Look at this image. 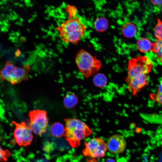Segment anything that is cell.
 Wrapping results in <instances>:
<instances>
[{
    "mask_svg": "<svg viewBox=\"0 0 162 162\" xmlns=\"http://www.w3.org/2000/svg\"><path fill=\"white\" fill-rule=\"evenodd\" d=\"M136 46L139 50L141 52L146 53L152 51L153 47V43L148 39L142 38L137 41Z\"/></svg>",
    "mask_w": 162,
    "mask_h": 162,
    "instance_id": "cell-11",
    "label": "cell"
},
{
    "mask_svg": "<svg viewBox=\"0 0 162 162\" xmlns=\"http://www.w3.org/2000/svg\"><path fill=\"white\" fill-rule=\"evenodd\" d=\"M106 162H116L113 159L110 158L107 159Z\"/></svg>",
    "mask_w": 162,
    "mask_h": 162,
    "instance_id": "cell-23",
    "label": "cell"
},
{
    "mask_svg": "<svg viewBox=\"0 0 162 162\" xmlns=\"http://www.w3.org/2000/svg\"><path fill=\"white\" fill-rule=\"evenodd\" d=\"M12 123L15 125L13 135L17 144L20 146H26L30 145L33 135L29 126L24 122L18 123L13 121Z\"/></svg>",
    "mask_w": 162,
    "mask_h": 162,
    "instance_id": "cell-8",
    "label": "cell"
},
{
    "mask_svg": "<svg viewBox=\"0 0 162 162\" xmlns=\"http://www.w3.org/2000/svg\"><path fill=\"white\" fill-rule=\"evenodd\" d=\"M10 153L8 150H4L0 146V162H5L10 156Z\"/></svg>",
    "mask_w": 162,
    "mask_h": 162,
    "instance_id": "cell-20",
    "label": "cell"
},
{
    "mask_svg": "<svg viewBox=\"0 0 162 162\" xmlns=\"http://www.w3.org/2000/svg\"><path fill=\"white\" fill-rule=\"evenodd\" d=\"M158 22L154 28V35L157 39L162 40V21L157 19Z\"/></svg>",
    "mask_w": 162,
    "mask_h": 162,
    "instance_id": "cell-18",
    "label": "cell"
},
{
    "mask_svg": "<svg viewBox=\"0 0 162 162\" xmlns=\"http://www.w3.org/2000/svg\"><path fill=\"white\" fill-rule=\"evenodd\" d=\"M29 116L30 119L29 126L32 132L39 135L45 133L48 124L46 112L39 109L34 110L29 112Z\"/></svg>",
    "mask_w": 162,
    "mask_h": 162,
    "instance_id": "cell-6",
    "label": "cell"
},
{
    "mask_svg": "<svg viewBox=\"0 0 162 162\" xmlns=\"http://www.w3.org/2000/svg\"><path fill=\"white\" fill-rule=\"evenodd\" d=\"M75 62L79 70L86 77H88L97 72L102 64L100 60L83 49L77 52Z\"/></svg>",
    "mask_w": 162,
    "mask_h": 162,
    "instance_id": "cell-4",
    "label": "cell"
},
{
    "mask_svg": "<svg viewBox=\"0 0 162 162\" xmlns=\"http://www.w3.org/2000/svg\"><path fill=\"white\" fill-rule=\"evenodd\" d=\"M78 101V98L74 93L68 92L64 98L63 103L65 108L70 109L75 106Z\"/></svg>",
    "mask_w": 162,
    "mask_h": 162,
    "instance_id": "cell-12",
    "label": "cell"
},
{
    "mask_svg": "<svg viewBox=\"0 0 162 162\" xmlns=\"http://www.w3.org/2000/svg\"><path fill=\"white\" fill-rule=\"evenodd\" d=\"M66 11L68 13L69 18L74 17L77 13V10L75 6L70 5H68L65 8Z\"/></svg>",
    "mask_w": 162,
    "mask_h": 162,
    "instance_id": "cell-19",
    "label": "cell"
},
{
    "mask_svg": "<svg viewBox=\"0 0 162 162\" xmlns=\"http://www.w3.org/2000/svg\"><path fill=\"white\" fill-rule=\"evenodd\" d=\"M152 51L155 53L157 58L162 63V40L157 39L153 43Z\"/></svg>",
    "mask_w": 162,
    "mask_h": 162,
    "instance_id": "cell-16",
    "label": "cell"
},
{
    "mask_svg": "<svg viewBox=\"0 0 162 162\" xmlns=\"http://www.w3.org/2000/svg\"><path fill=\"white\" fill-rule=\"evenodd\" d=\"M121 32L123 35L125 37L128 38H132L136 34L137 28L133 22H128L122 26Z\"/></svg>",
    "mask_w": 162,
    "mask_h": 162,
    "instance_id": "cell-10",
    "label": "cell"
},
{
    "mask_svg": "<svg viewBox=\"0 0 162 162\" xmlns=\"http://www.w3.org/2000/svg\"><path fill=\"white\" fill-rule=\"evenodd\" d=\"M108 79L106 76L102 73L96 74L93 78L94 84L97 87L103 88L107 85Z\"/></svg>",
    "mask_w": 162,
    "mask_h": 162,
    "instance_id": "cell-15",
    "label": "cell"
},
{
    "mask_svg": "<svg viewBox=\"0 0 162 162\" xmlns=\"http://www.w3.org/2000/svg\"><path fill=\"white\" fill-rule=\"evenodd\" d=\"M153 66L151 60L146 56H139L129 60L125 81L132 96L137 97L141 90L148 84V74Z\"/></svg>",
    "mask_w": 162,
    "mask_h": 162,
    "instance_id": "cell-1",
    "label": "cell"
},
{
    "mask_svg": "<svg viewBox=\"0 0 162 162\" xmlns=\"http://www.w3.org/2000/svg\"><path fill=\"white\" fill-rule=\"evenodd\" d=\"M151 2L155 5H158L162 4V0H151Z\"/></svg>",
    "mask_w": 162,
    "mask_h": 162,
    "instance_id": "cell-21",
    "label": "cell"
},
{
    "mask_svg": "<svg viewBox=\"0 0 162 162\" xmlns=\"http://www.w3.org/2000/svg\"><path fill=\"white\" fill-rule=\"evenodd\" d=\"M62 41L77 44L86 30L85 25L77 16L68 18L56 27Z\"/></svg>",
    "mask_w": 162,
    "mask_h": 162,
    "instance_id": "cell-2",
    "label": "cell"
},
{
    "mask_svg": "<svg viewBox=\"0 0 162 162\" xmlns=\"http://www.w3.org/2000/svg\"><path fill=\"white\" fill-rule=\"evenodd\" d=\"M65 122L64 136L70 146L77 148L81 141L92 135L93 132L84 122L77 119L67 118Z\"/></svg>",
    "mask_w": 162,
    "mask_h": 162,
    "instance_id": "cell-3",
    "label": "cell"
},
{
    "mask_svg": "<svg viewBox=\"0 0 162 162\" xmlns=\"http://www.w3.org/2000/svg\"><path fill=\"white\" fill-rule=\"evenodd\" d=\"M21 54V51L20 50L17 49L15 52V55L16 57H18Z\"/></svg>",
    "mask_w": 162,
    "mask_h": 162,
    "instance_id": "cell-22",
    "label": "cell"
},
{
    "mask_svg": "<svg viewBox=\"0 0 162 162\" xmlns=\"http://www.w3.org/2000/svg\"><path fill=\"white\" fill-rule=\"evenodd\" d=\"M85 148L82 153L84 157H90L93 158L104 157L107 150L106 142L100 137H96L85 142Z\"/></svg>",
    "mask_w": 162,
    "mask_h": 162,
    "instance_id": "cell-7",
    "label": "cell"
},
{
    "mask_svg": "<svg viewBox=\"0 0 162 162\" xmlns=\"http://www.w3.org/2000/svg\"><path fill=\"white\" fill-rule=\"evenodd\" d=\"M30 69L28 64L22 67H18L8 60L0 70V77L2 80L9 82L12 84H18L23 80H28V74Z\"/></svg>",
    "mask_w": 162,
    "mask_h": 162,
    "instance_id": "cell-5",
    "label": "cell"
},
{
    "mask_svg": "<svg viewBox=\"0 0 162 162\" xmlns=\"http://www.w3.org/2000/svg\"><path fill=\"white\" fill-rule=\"evenodd\" d=\"M106 143L108 151L115 154H120L124 152L127 145V141L124 137L118 134L110 136Z\"/></svg>",
    "mask_w": 162,
    "mask_h": 162,
    "instance_id": "cell-9",
    "label": "cell"
},
{
    "mask_svg": "<svg viewBox=\"0 0 162 162\" xmlns=\"http://www.w3.org/2000/svg\"><path fill=\"white\" fill-rule=\"evenodd\" d=\"M150 97L154 101L162 104V80L160 83L157 92L151 94Z\"/></svg>",
    "mask_w": 162,
    "mask_h": 162,
    "instance_id": "cell-17",
    "label": "cell"
},
{
    "mask_svg": "<svg viewBox=\"0 0 162 162\" xmlns=\"http://www.w3.org/2000/svg\"><path fill=\"white\" fill-rule=\"evenodd\" d=\"M50 132L53 136L56 137H61L64 135L65 127L61 123L55 122L51 126Z\"/></svg>",
    "mask_w": 162,
    "mask_h": 162,
    "instance_id": "cell-13",
    "label": "cell"
},
{
    "mask_svg": "<svg viewBox=\"0 0 162 162\" xmlns=\"http://www.w3.org/2000/svg\"><path fill=\"white\" fill-rule=\"evenodd\" d=\"M94 27L96 30L99 32H103L108 29L109 23L108 20L104 17H99L95 20Z\"/></svg>",
    "mask_w": 162,
    "mask_h": 162,
    "instance_id": "cell-14",
    "label": "cell"
}]
</instances>
